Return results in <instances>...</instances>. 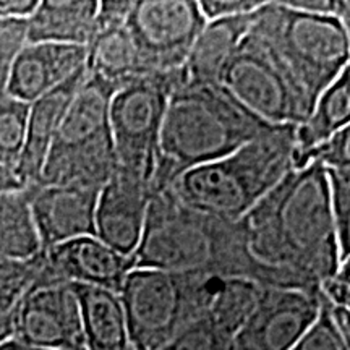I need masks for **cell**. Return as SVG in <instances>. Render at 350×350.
<instances>
[{
  "label": "cell",
  "instance_id": "cell-1",
  "mask_svg": "<svg viewBox=\"0 0 350 350\" xmlns=\"http://www.w3.org/2000/svg\"><path fill=\"white\" fill-rule=\"evenodd\" d=\"M242 222L265 287L319 294L342 265L327 170L319 161L292 169Z\"/></svg>",
  "mask_w": 350,
  "mask_h": 350
},
{
  "label": "cell",
  "instance_id": "cell-2",
  "mask_svg": "<svg viewBox=\"0 0 350 350\" xmlns=\"http://www.w3.org/2000/svg\"><path fill=\"white\" fill-rule=\"evenodd\" d=\"M131 258L135 268L196 271L265 287V274L252 255L242 219L226 221L196 211L170 188L152 196Z\"/></svg>",
  "mask_w": 350,
  "mask_h": 350
},
{
  "label": "cell",
  "instance_id": "cell-3",
  "mask_svg": "<svg viewBox=\"0 0 350 350\" xmlns=\"http://www.w3.org/2000/svg\"><path fill=\"white\" fill-rule=\"evenodd\" d=\"M273 126L262 124L217 85L183 81L169 94L152 191L167 190L187 170L229 156Z\"/></svg>",
  "mask_w": 350,
  "mask_h": 350
},
{
  "label": "cell",
  "instance_id": "cell-4",
  "mask_svg": "<svg viewBox=\"0 0 350 350\" xmlns=\"http://www.w3.org/2000/svg\"><path fill=\"white\" fill-rule=\"evenodd\" d=\"M295 129L273 126L229 156L187 170L169 188L196 211L240 221L294 169Z\"/></svg>",
  "mask_w": 350,
  "mask_h": 350
},
{
  "label": "cell",
  "instance_id": "cell-5",
  "mask_svg": "<svg viewBox=\"0 0 350 350\" xmlns=\"http://www.w3.org/2000/svg\"><path fill=\"white\" fill-rule=\"evenodd\" d=\"M248 33L273 55L308 116L319 94L349 67L350 29L336 16L265 2Z\"/></svg>",
  "mask_w": 350,
  "mask_h": 350
},
{
  "label": "cell",
  "instance_id": "cell-6",
  "mask_svg": "<svg viewBox=\"0 0 350 350\" xmlns=\"http://www.w3.org/2000/svg\"><path fill=\"white\" fill-rule=\"evenodd\" d=\"M217 281L196 271L131 269L119 294L131 349L159 350L167 344L206 313Z\"/></svg>",
  "mask_w": 350,
  "mask_h": 350
},
{
  "label": "cell",
  "instance_id": "cell-7",
  "mask_svg": "<svg viewBox=\"0 0 350 350\" xmlns=\"http://www.w3.org/2000/svg\"><path fill=\"white\" fill-rule=\"evenodd\" d=\"M116 91V88L86 72L85 81L52 142L36 185L103 188L116 170L109 120Z\"/></svg>",
  "mask_w": 350,
  "mask_h": 350
},
{
  "label": "cell",
  "instance_id": "cell-8",
  "mask_svg": "<svg viewBox=\"0 0 350 350\" xmlns=\"http://www.w3.org/2000/svg\"><path fill=\"white\" fill-rule=\"evenodd\" d=\"M185 80V70L182 68L164 75L139 78L116 91L109 120L117 169L139 175L150 180L152 187L169 94Z\"/></svg>",
  "mask_w": 350,
  "mask_h": 350
},
{
  "label": "cell",
  "instance_id": "cell-9",
  "mask_svg": "<svg viewBox=\"0 0 350 350\" xmlns=\"http://www.w3.org/2000/svg\"><path fill=\"white\" fill-rule=\"evenodd\" d=\"M217 86L243 111L266 125L299 126L308 117L273 55L250 33L226 64Z\"/></svg>",
  "mask_w": 350,
  "mask_h": 350
},
{
  "label": "cell",
  "instance_id": "cell-10",
  "mask_svg": "<svg viewBox=\"0 0 350 350\" xmlns=\"http://www.w3.org/2000/svg\"><path fill=\"white\" fill-rule=\"evenodd\" d=\"M203 13L195 0L133 2L125 26L150 75L178 72L203 31Z\"/></svg>",
  "mask_w": 350,
  "mask_h": 350
},
{
  "label": "cell",
  "instance_id": "cell-11",
  "mask_svg": "<svg viewBox=\"0 0 350 350\" xmlns=\"http://www.w3.org/2000/svg\"><path fill=\"white\" fill-rule=\"evenodd\" d=\"M321 310V292L262 287L260 300L237 332V350H291Z\"/></svg>",
  "mask_w": 350,
  "mask_h": 350
},
{
  "label": "cell",
  "instance_id": "cell-12",
  "mask_svg": "<svg viewBox=\"0 0 350 350\" xmlns=\"http://www.w3.org/2000/svg\"><path fill=\"white\" fill-rule=\"evenodd\" d=\"M131 269H135L133 258L90 235L42 250V268L33 287L83 284L119 295Z\"/></svg>",
  "mask_w": 350,
  "mask_h": 350
},
{
  "label": "cell",
  "instance_id": "cell-13",
  "mask_svg": "<svg viewBox=\"0 0 350 350\" xmlns=\"http://www.w3.org/2000/svg\"><path fill=\"white\" fill-rule=\"evenodd\" d=\"M46 350H85L80 306L70 284L33 287L15 312V336Z\"/></svg>",
  "mask_w": 350,
  "mask_h": 350
},
{
  "label": "cell",
  "instance_id": "cell-14",
  "mask_svg": "<svg viewBox=\"0 0 350 350\" xmlns=\"http://www.w3.org/2000/svg\"><path fill=\"white\" fill-rule=\"evenodd\" d=\"M152 196L150 180L116 167L99 191L96 237L122 255H133L142 240Z\"/></svg>",
  "mask_w": 350,
  "mask_h": 350
},
{
  "label": "cell",
  "instance_id": "cell-15",
  "mask_svg": "<svg viewBox=\"0 0 350 350\" xmlns=\"http://www.w3.org/2000/svg\"><path fill=\"white\" fill-rule=\"evenodd\" d=\"M42 250L68 240L96 235L100 188L83 185L26 187Z\"/></svg>",
  "mask_w": 350,
  "mask_h": 350
},
{
  "label": "cell",
  "instance_id": "cell-16",
  "mask_svg": "<svg viewBox=\"0 0 350 350\" xmlns=\"http://www.w3.org/2000/svg\"><path fill=\"white\" fill-rule=\"evenodd\" d=\"M133 2H99L94 34L88 46L86 72L120 90L139 78L151 77L144 67L125 20Z\"/></svg>",
  "mask_w": 350,
  "mask_h": 350
},
{
  "label": "cell",
  "instance_id": "cell-17",
  "mask_svg": "<svg viewBox=\"0 0 350 350\" xmlns=\"http://www.w3.org/2000/svg\"><path fill=\"white\" fill-rule=\"evenodd\" d=\"M86 60L88 47L85 46L26 42L13 60L7 94L31 104L85 68Z\"/></svg>",
  "mask_w": 350,
  "mask_h": 350
},
{
  "label": "cell",
  "instance_id": "cell-18",
  "mask_svg": "<svg viewBox=\"0 0 350 350\" xmlns=\"http://www.w3.org/2000/svg\"><path fill=\"white\" fill-rule=\"evenodd\" d=\"M85 78L86 67L77 72L60 86H57L55 90L29 104L23 151H21L18 165L15 169V175L25 188L36 185L41 177L52 142L60 129L65 112L72 104Z\"/></svg>",
  "mask_w": 350,
  "mask_h": 350
},
{
  "label": "cell",
  "instance_id": "cell-19",
  "mask_svg": "<svg viewBox=\"0 0 350 350\" xmlns=\"http://www.w3.org/2000/svg\"><path fill=\"white\" fill-rule=\"evenodd\" d=\"M99 2L96 0H42L26 20L29 44L55 42L90 46Z\"/></svg>",
  "mask_w": 350,
  "mask_h": 350
},
{
  "label": "cell",
  "instance_id": "cell-20",
  "mask_svg": "<svg viewBox=\"0 0 350 350\" xmlns=\"http://www.w3.org/2000/svg\"><path fill=\"white\" fill-rule=\"evenodd\" d=\"M253 16L255 13L208 21L196 38L183 67L187 81L217 85L226 64L247 36Z\"/></svg>",
  "mask_w": 350,
  "mask_h": 350
},
{
  "label": "cell",
  "instance_id": "cell-21",
  "mask_svg": "<svg viewBox=\"0 0 350 350\" xmlns=\"http://www.w3.org/2000/svg\"><path fill=\"white\" fill-rule=\"evenodd\" d=\"M70 286L80 306L85 350H133L120 297L93 286Z\"/></svg>",
  "mask_w": 350,
  "mask_h": 350
},
{
  "label": "cell",
  "instance_id": "cell-22",
  "mask_svg": "<svg viewBox=\"0 0 350 350\" xmlns=\"http://www.w3.org/2000/svg\"><path fill=\"white\" fill-rule=\"evenodd\" d=\"M350 122V67L319 94L304 124L295 129L294 169L308 164V157Z\"/></svg>",
  "mask_w": 350,
  "mask_h": 350
},
{
  "label": "cell",
  "instance_id": "cell-23",
  "mask_svg": "<svg viewBox=\"0 0 350 350\" xmlns=\"http://www.w3.org/2000/svg\"><path fill=\"white\" fill-rule=\"evenodd\" d=\"M41 250L28 190L0 195V260H28Z\"/></svg>",
  "mask_w": 350,
  "mask_h": 350
},
{
  "label": "cell",
  "instance_id": "cell-24",
  "mask_svg": "<svg viewBox=\"0 0 350 350\" xmlns=\"http://www.w3.org/2000/svg\"><path fill=\"white\" fill-rule=\"evenodd\" d=\"M262 287L239 278H219L206 313L234 340L260 300Z\"/></svg>",
  "mask_w": 350,
  "mask_h": 350
},
{
  "label": "cell",
  "instance_id": "cell-25",
  "mask_svg": "<svg viewBox=\"0 0 350 350\" xmlns=\"http://www.w3.org/2000/svg\"><path fill=\"white\" fill-rule=\"evenodd\" d=\"M29 104L10 98H0V165L15 172L25 144Z\"/></svg>",
  "mask_w": 350,
  "mask_h": 350
},
{
  "label": "cell",
  "instance_id": "cell-26",
  "mask_svg": "<svg viewBox=\"0 0 350 350\" xmlns=\"http://www.w3.org/2000/svg\"><path fill=\"white\" fill-rule=\"evenodd\" d=\"M42 268V250L28 260H0V305L15 308L34 286Z\"/></svg>",
  "mask_w": 350,
  "mask_h": 350
},
{
  "label": "cell",
  "instance_id": "cell-27",
  "mask_svg": "<svg viewBox=\"0 0 350 350\" xmlns=\"http://www.w3.org/2000/svg\"><path fill=\"white\" fill-rule=\"evenodd\" d=\"M327 170L331 214L334 222L340 262L350 261V169Z\"/></svg>",
  "mask_w": 350,
  "mask_h": 350
},
{
  "label": "cell",
  "instance_id": "cell-28",
  "mask_svg": "<svg viewBox=\"0 0 350 350\" xmlns=\"http://www.w3.org/2000/svg\"><path fill=\"white\" fill-rule=\"evenodd\" d=\"M230 342L208 313H203L159 350H227Z\"/></svg>",
  "mask_w": 350,
  "mask_h": 350
},
{
  "label": "cell",
  "instance_id": "cell-29",
  "mask_svg": "<svg viewBox=\"0 0 350 350\" xmlns=\"http://www.w3.org/2000/svg\"><path fill=\"white\" fill-rule=\"evenodd\" d=\"M291 350H350V344L332 325L327 301L323 295L318 318Z\"/></svg>",
  "mask_w": 350,
  "mask_h": 350
},
{
  "label": "cell",
  "instance_id": "cell-30",
  "mask_svg": "<svg viewBox=\"0 0 350 350\" xmlns=\"http://www.w3.org/2000/svg\"><path fill=\"white\" fill-rule=\"evenodd\" d=\"M26 20H0V98L7 94L13 60L28 42Z\"/></svg>",
  "mask_w": 350,
  "mask_h": 350
},
{
  "label": "cell",
  "instance_id": "cell-31",
  "mask_svg": "<svg viewBox=\"0 0 350 350\" xmlns=\"http://www.w3.org/2000/svg\"><path fill=\"white\" fill-rule=\"evenodd\" d=\"M312 161H319L326 169H350V126H345L326 143L319 144L310 154L308 164Z\"/></svg>",
  "mask_w": 350,
  "mask_h": 350
},
{
  "label": "cell",
  "instance_id": "cell-32",
  "mask_svg": "<svg viewBox=\"0 0 350 350\" xmlns=\"http://www.w3.org/2000/svg\"><path fill=\"white\" fill-rule=\"evenodd\" d=\"M262 3L265 2H256V0H201L198 5L204 20L214 21L250 15V13H255Z\"/></svg>",
  "mask_w": 350,
  "mask_h": 350
},
{
  "label": "cell",
  "instance_id": "cell-33",
  "mask_svg": "<svg viewBox=\"0 0 350 350\" xmlns=\"http://www.w3.org/2000/svg\"><path fill=\"white\" fill-rule=\"evenodd\" d=\"M284 5L294 10L312 13V15L336 16L350 29V3L340 0H295V2H282Z\"/></svg>",
  "mask_w": 350,
  "mask_h": 350
},
{
  "label": "cell",
  "instance_id": "cell-34",
  "mask_svg": "<svg viewBox=\"0 0 350 350\" xmlns=\"http://www.w3.org/2000/svg\"><path fill=\"white\" fill-rule=\"evenodd\" d=\"M319 292L331 305L347 306L350 305V261L340 265L338 273L321 284Z\"/></svg>",
  "mask_w": 350,
  "mask_h": 350
},
{
  "label": "cell",
  "instance_id": "cell-35",
  "mask_svg": "<svg viewBox=\"0 0 350 350\" xmlns=\"http://www.w3.org/2000/svg\"><path fill=\"white\" fill-rule=\"evenodd\" d=\"M39 0H0V20H28Z\"/></svg>",
  "mask_w": 350,
  "mask_h": 350
},
{
  "label": "cell",
  "instance_id": "cell-36",
  "mask_svg": "<svg viewBox=\"0 0 350 350\" xmlns=\"http://www.w3.org/2000/svg\"><path fill=\"white\" fill-rule=\"evenodd\" d=\"M327 301V300H326ZM327 310H329V317L332 325L336 329L340 332V336L350 342V325H349V308L347 306H336L327 301Z\"/></svg>",
  "mask_w": 350,
  "mask_h": 350
},
{
  "label": "cell",
  "instance_id": "cell-37",
  "mask_svg": "<svg viewBox=\"0 0 350 350\" xmlns=\"http://www.w3.org/2000/svg\"><path fill=\"white\" fill-rule=\"evenodd\" d=\"M15 308L0 305V344L15 336Z\"/></svg>",
  "mask_w": 350,
  "mask_h": 350
},
{
  "label": "cell",
  "instance_id": "cell-38",
  "mask_svg": "<svg viewBox=\"0 0 350 350\" xmlns=\"http://www.w3.org/2000/svg\"><path fill=\"white\" fill-rule=\"evenodd\" d=\"M21 188L25 187L23 183L18 180V177H16L15 172L0 165V195L8 193V191L21 190Z\"/></svg>",
  "mask_w": 350,
  "mask_h": 350
},
{
  "label": "cell",
  "instance_id": "cell-39",
  "mask_svg": "<svg viewBox=\"0 0 350 350\" xmlns=\"http://www.w3.org/2000/svg\"><path fill=\"white\" fill-rule=\"evenodd\" d=\"M0 350H46V349L34 347V345H29V344L21 342L20 339L10 338V339H7L5 342L0 344Z\"/></svg>",
  "mask_w": 350,
  "mask_h": 350
}]
</instances>
